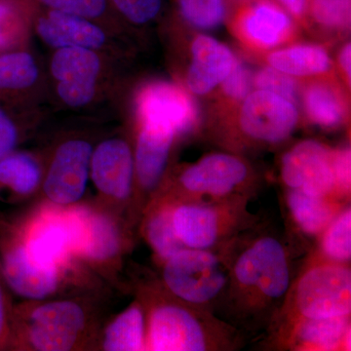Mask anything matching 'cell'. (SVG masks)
Listing matches in <instances>:
<instances>
[{"label":"cell","instance_id":"6da1fadb","mask_svg":"<svg viewBox=\"0 0 351 351\" xmlns=\"http://www.w3.org/2000/svg\"><path fill=\"white\" fill-rule=\"evenodd\" d=\"M245 239L237 237L221 250L230 277L219 306L233 320L262 327L280 313L293 285L290 253L272 233Z\"/></svg>","mask_w":351,"mask_h":351},{"label":"cell","instance_id":"7a4b0ae2","mask_svg":"<svg viewBox=\"0 0 351 351\" xmlns=\"http://www.w3.org/2000/svg\"><path fill=\"white\" fill-rule=\"evenodd\" d=\"M239 341L237 328L184 302L159 304L149 316L147 346L151 350H232Z\"/></svg>","mask_w":351,"mask_h":351},{"label":"cell","instance_id":"3957f363","mask_svg":"<svg viewBox=\"0 0 351 351\" xmlns=\"http://www.w3.org/2000/svg\"><path fill=\"white\" fill-rule=\"evenodd\" d=\"M248 198L182 200L173 207V225L184 248L221 251L253 219L246 210Z\"/></svg>","mask_w":351,"mask_h":351},{"label":"cell","instance_id":"277c9868","mask_svg":"<svg viewBox=\"0 0 351 351\" xmlns=\"http://www.w3.org/2000/svg\"><path fill=\"white\" fill-rule=\"evenodd\" d=\"M223 251L184 248L165 261L163 280L179 301L214 313L228 287Z\"/></svg>","mask_w":351,"mask_h":351},{"label":"cell","instance_id":"5b68a950","mask_svg":"<svg viewBox=\"0 0 351 351\" xmlns=\"http://www.w3.org/2000/svg\"><path fill=\"white\" fill-rule=\"evenodd\" d=\"M285 302L294 311L290 322L300 318L350 316L351 271L348 263H313L295 281Z\"/></svg>","mask_w":351,"mask_h":351},{"label":"cell","instance_id":"8992f818","mask_svg":"<svg viewBox=\"0 0 351 351\" xmlns=\"http://www.w3.org/2000/svg\"><path fill=\"white\" fill-rule=\"evenodd\" d=\"M106 57V53L86 48L55 49L50 60V75L62 104L83 108L96 101L107 73Z\"/></svg>","mask_w":351,"mask_h":351},{"label":"cell","instance_id":"52a82bcc","mask_svg":"<svg viewBox=\"0 0 351 351\" xmlns=\"http://www.w3.org/2000/svg\"><path fill=\"white\" fill-rule=\"evenodd\" d=\"M248 178V167L239 157L214 154L184 170L180 186L186 196L184 200L249 198L245 193Z\"/></svg>","mask_w":351,"mask_h":351},{"label":"cell","instance_id":"ba28073f","mask_svg":"<svg viewBox=\"0 0 351 351\" xmlns=\"http://www.w3.org/2000/svg\"><path fill=\"white\" fill-rule=\"evenodd\" d=\"M80 210H50L34 221L25 237L24 247L39 263L58 269L73 254L80 253Z\"/></svg>","mask_w":351,"mask_h":351},{"label":"cell","instance_id":"9c48e42d","mask_svg":"<svg viewBox=\"0 0 351 351\" xmlns=\"http://www.w3.org/2000/svg\"><path fill=\"white\" fill-rule=\"evenodd\" d=\"M32 27L39 39L53 49L77 47L106 54L113 52L112 31L105 25L78 16L43 8L34 2Z\"/></svg>","mask_w":351,"mask_h":351},{"label":"cell","instance_id":"30bf717a","mask_svg":"<svg viewBox=\"0 0 351 351\" xmlns=\"http://www.w3.org/2000/svg\"><path fill=\"white\" fill-rule=\"evenodd\" d=\"M281 178L289 189L336 198L332 152L316 141H304L285 154Z\"/></svg>","mask_w":351,"mask_h":351},{"label":"cell","instance_id":"8fae6325","mask_svg":"<svg viewBox=\"0 0 351 351\" xmlns=\"http://www.w3.org/2000/svg\"><path fill=\"white\" fill-rule=\"evenodd\" d=\"M93 147L75 138L58 147L44 181V191L53 202L69 205L80 199L86 189Z\"/></svg>","mask_w":351,"mask_h":351},{"label":"cell","instance_id":"7c38bea8","mask_svg":"<svg viewBox=\"0 0 351 351\" xmlns=\"http://www.w3.org/2000/svg\"><path fill=\"white\" fill-rule=\"evenodd\" d=\"M297 108L279 95L258 90L247 97L240 125L246 135L265 143H280L294 131Z\"/></svg>","mask_w":351,"mask_h":351},{"label":"cell","instance_id":"4fadbf2b","mask_svg":"<svg viewBox=\"0 0 351 351\" xmlns=\"http://www.w3.org/2000/svg\"><path fill=\"white\" fill-rule=\"evenodd\" d=\"M82 307L73 302L43 304L32 313L29 336L36 350H71L84 327Z\"/></svg>","mask_w":351,"mask_h":351},{"label":"cell","instance_id":"5bb4252c","mask_svg":"<svg viewBox=\"0 0 351 351\" xmlns=\"http://www.w3.org/2000/svg\"><path fill=\"white\" fill-rule=\"evenodd\" d=\"M143 124L168 129L176 135L189 130L196 120L193 101L181 88L166 82L149 85L137 101Z\"/></svg>","mask_w":351,"mask_h":351},{"label":"cell","instance_id":"9a60e30c","mask_svg":"<svg viewBox=\"0 0 351 351\" xmlns=\"http://www.w3.org/2000/svg\"><path fill=\"white\" fill-rule=\"evenodd\" d=\"M134 157L128 143L113 138L93 149L90 174L101 193L117 199H125L133 184Z\"/></svg>","mask_w":351,"mask_h":351},{"label":"cell","instance_id":"2e32d148","mask_svg":"<svg viewBox=\"0 0 351 351\" xmlns=\"http://www.w3.org/2000/svg\"><path fill=\"white\" fill-rule=\"evenodd\" d=\"M350 316L300 318L289 324L287 345L294 350H350Z\"/></svg>","mask_w":351,"mask_h":351},{"label":"cell","instance_id":"e0dca14e","mask_svg":"<svg viewBox=\"0 0 351 351\" xmlns=\"http://www.w3.org/2000/svg\"><path fill=\"white\" fill-rule=\"evenodd\" d=\"M3 274L17 294L29 299H43L57 288L58 269L47 267L32 257L19 245L4 257Z\"/></svg>","mask_w":351,"mask_h":351},{"label":"cell","instance_id":"ac0fdd59","mask_svg":"<svg viewBox=\"0 0 351 351\" xmlns=\"http://www.w3.org/2000/svg\"><path fill=\"white\" fill-rule=\"evenodd\" d=\"M191 53L193 60L186 82L189 89L198 95L206 94L223 82L235 63L230 50L210 36H198Z\"/></svg>","mask_w":351,"mask_h":351},{"label":"cell","instance_id":"d6986e66","mask_svg":"<svg viewBox=\"0 0 351 351\" xmlns=\"http://www.w3.org/2000/svg\"><path fill=\"white\" fill-rule=\"evenodd\" d=\"M175 136L174 132L162 127L143 124L134 165L138 184L145 191H152L160 182Z\"/></svg>","mask_w":351,"mask_h":351},{"label":"cell","instance_id":"ffe728a7","mask_svg":"<svg viewBox=\"0 0 351 351\" xmlns=\"http://www.w3.org/2000/svg\"><path fill=\"white\" fill-rule=\"evenodd\" d=\"M337 198L321 197L301 191L288 189L286 204L293 221L304 235L311 239L320 237L341 211Z\"/></svg>","mask_w":351,"mask_h":351},{"label":"cell","instance_id":"44dd1931","mask_svg":"<svg viewBox=\"0 0 351 351\" xmlns=\"http://www.w3.org/2000/svg\"><path fill=\"white\" fill-rule=\"evenodd\" d=\"M82 217V243L80 253L93 260H108L119 250V234L105 216L80 210Z\"/></svg>","mask_w":351,"mask_h":351},{"label":"cell","instance_id":"7402d4cb","mask_svg":"<svg viewBox=\"0 0 351 351\" xmlns=\"http://www.w3.org/2000/svg\"><path fill=\"white\" fill-rule=\"evenodd\" d=\"M290 27L287 14L269 1L256 4L244 21L247 36L263 46H274L280 43Z\"/></svg>","mask_w":351,"mask_h":351},{"label":"cell","instance_id":"603a6c76","mask_svg":"<svg viewBox=\"0 0 351 351\" xmlns=\"http://www.w3.org/2000/svg\"><path fill=\"white\" fill-rule=\"evenodd\" d=\"M39 78L40 69L31 53L24 50L0 53V94L31 89Z\"/></svg>","mask_w":351,"mask_h":351},{"label":"cell","instance_id":"cb8c5ba5","mask_svg":"<svg viewBox=\"0 0 351 351\" xmlns=\"http://www.w3.org/2000/svg\"><path fill=\"white\" fill-rule=\"evenodd\" d=\"M272 68L289 75H313L325 73L331 66L326 51L319 46L302 45L272 53Z\"/></svg>","mask_w":351,"mask_h":351},{"label":"cell","instance_id":"d4e9b609","mask_svg":"<svg viewBox=\"0 0 351 351\" xmlns=\"http://www.w3.org/2000/svg\"><path fill=\"white\" fill-rule=\"evenodd\" d=\"M104 348L110 351L145 350V315L138 304L120 314L106 331Z\"/></svg>","mask_w":351,"mask_h":351},{"label":"cell","instance_id":"484cf974","mask_svg":"<svg viewBox=\"0 0 351 351\" xmlns=\"http://www.w3.org/2000/svg\"><path fill=\"white\" fill-rule=\"evenodd\" d=\"M32 0H0V53L18 50L32 27Z\"/></svg>","mask_w":351,"mask_h":351},{"label":"cell","instance_id":"4316f807","mask_svg":"<svg viewBox=\"0 0 351 351\" xmlns=\"http://www.w3.org/2000/svg\"><path fill=\"white\" fill-rule=\"evenodd\" d=\"M40 168L29 154H9L0 159V184L20 195L31 193L40 182Z\"/></svg>","mask_w":351,"mask_h":351},{"label":"cell","instance_id":"83f0119b","mask_svg":"<svg viewBox=\"0 0 351 351\" xmlns=\"http://www.w3.org/2000/svg\"><path fill=\"white\" fill-rule=\"evenodd\" d=\"M173 207L174 204H166L156 209L151 215L145 230L152 248L164 262L184 248L173 225Z\"/></svg>","mask_w":351,"mask_h":351},{"label":"cell","instance_id":"f1b7e54d","mask_svg":"<svg viewBox=\"0 0 351 351\" xmlns=\"http://www.w3.org/2000/svg\"><path fill=\"white\" fill-rule=\"evenodd\" d=\"M320 250L328 262L348 263L351 257V209L346 207L320 237Z\"/></svg>","mask_w":351,"mask_h":351},{"label":"cell","instance_id":"f546056e","mask_svg":"<svg viewBox=\"0 0 351 351\" xmlns=\"http://www.w3.org/2000/svg\"><path fill=\"white\" fill-rule=\"evenodd\" d=\"M36 5L49 10L78 16L105 25L112 31L119 19L108 0H32Z\"/></svg>","mask_w":351,"mask_h":351},{"label":"cell","instance_id":"4dcf8cb0","mask_svg":"<svg viewBox=\"0 0 351 351\" xmlns=\"http://www.w3.org/2000/svg\"><path fill=\"white\" fill-rule=\"evenodd\" d=\"M306 107L309 117L321 126H337L343 119L341 101L327 85L315 84L307 89Z\"/></svg>","mask_w":351,"mask_h":351},{"label":"cell","instance_id":"1f68e13d","mask_svg":"<svg viewBox=\"0 0 351 351\" xmlns=\"http://www.w3.org/2000/svg\"><path fill=\"white\" fill-rule=\"evenodd\" d=\"M178 6L182 18L200 29H214L225 18L223 0H178Z\"/></svg>","mask_w":351,"mask_h":351},{"label":"cell","instance_id":"d6a6232c","mask_svg":"<svg viewBox=\"0 0 351 351\" xmlns=\"http://www.w3.org/2000/svg\"><path fill=\"white\" fill-rule=\"evenodd\" d=\"M119 18L134 25H145L156 19L162 0H108Z\"/></svg>","mask_w":351,"mask_h":351},{"label":"cell","instance_id":"836d02e7","mask_svg":"<svg viewBox=\"0 0 351 351\" xmlns=\"http://www.w3.org/2000/svg\"><path fill=\"white\" fill-rule=\"evenodd\" d=\"M314 18L331 27H346L350 22V0H313Z\"/></svg>","mask_w":351,"mask_h":351},{"label":"cell","instance_id":"e575fe53","mask_svg":"<svg viewBox=\"0 0 351 351\" xmlns=\"http://www.w3.org/2000/svg\"><path fill=\"white\" fill-rule=\"evenodd\" d=\"M255 83L258 89L279 95L292 103L297 98V84L295 80L278 69H263L256 76Z\"/></svg>","mask_w":351,"mask_h":351},{"label":"cell","instance_id":"d590c367","mask_svg":"<svg viewBox=\"0 0 351 351\" xmlns=\"http://www.w3.org/2000/svg\"><path fill=\"white\" fill-rule=\"evenodd\" d=\"M251 86L250 71L235 61L232 71L223 82V91L233 99H243L248 96Z\"/></svg>","mask_w":351,"mask_h":351},{"label":"cell","instance_id":"8d00e7d4","mask_svg":"<svg viewBox=\"0 0 351 351\" xmlns=\"http://www.w3.org/2000/svg\"><path fill=\"white\" fill-rule=\"evenodd\" d=\"M350 147L332 152V171L338 196H346L350 191Z\"/></svg>","mask_w":351,"mask_h":351},{"label":"cell","instance_id":"74e56055","mask_svg":"<svg viewBox=\"0 0 351 351\" xmlns=\"http://www.w3.org/2000/svg\"><path fill=\"white\" fill-rule=\"evenodd\" d=\"M17 125L8 112L0 108V159L12 152L18 142Z\"/></svg>","mask_w":351,"mask_h":351},{"label":"cell","instance_id":"f35d334b","mask_svg":"<svg viewBox=\"0 0 351 351\" xmlns=\"http://www.w3.org/2000/svg\"><path fill=\"white\" fill-rule=\"evenodd\" d=\"M295 15H301L306 8V0H279Z\"/></svg>","mask_w":351,"mask_h":351},{"label":"cell","instance_id":"ab89813d","mask_svg":"<svg viewBox=\"0 0 351 351\" xmlns=\"http://www.w3.org/2000/svg\"><path fill=\"white\" fill-rule=\"evenodd\" d=\"M351 49L350 44H348L341 50V55H339V61H341V66H343V71H346L348 78L350 80V60H351Z\"/></svg>","mask_w":351,"mask_h":351},{"label":"cell","instance_id":"60d3db41","mask_svg":"<svg viewBox=\"0 0 351 351\" xmlns=\"http://www.w3.org/2000/svg\"><path fill=\"white\" fill-rule=\"evenodd\" d=\"M6 315L5 306H4L3 295L0 290V341L3 337L4 331H5Z\"/></svg>","mask_w":351,"mask_h":351}]
</instances>
